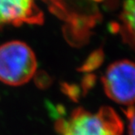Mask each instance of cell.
Here are the masks:
<instances>
[{"mask_svg": "<svg viewBox=\"0 0 135 135\" xmlns=\"http://www.w3.org/2000/svg\"><path fill=\"white\" fill-rule=\"evenodd\" d=\"M55 127L60 135H122L124 132L119 115L108 106L96 112L78 108L67 119L58 120Z\"/></svg>", "mask_w": 135, "mask_h": 135, "instance_id": "cell-1", "label": "cell"}, {"mask_svg": "<svg viewBox=\"0 0 135 135\" xmlns=\"http://www.w3.org/2000/svg\"><path fill=\"white\" fill-rule=\"evenodd\" d=\"M37 62L34 52L25 42L11 41L0 46V81L19 86L34 76Z\"/></svg>", "mask_w": 135, "mask_h": 135, "instance_id": "cell-2", "label": "cell"}, {"mask_svg": "<svg viewBox=\"0 0 135 135\" xmlns=\"http://www.w3.org/2000/svg\"><path fill=\"white\" fill-rule=\"evenodd\" d=\"M134 64L129 60L113 62L102 78L103 90L108 97L126 107L134 103Z\"/></svg>", "mask_w": 135, "mask_h": 135, "instance_id": "cell-3", "label": "cell"}, {"mask_svg": "<svg viewBox=\"0 0 135 135\" xmlns=\"http://www.w3.org/2000/svg\"><path fill=\"white\" fill-rule=\"evenodd\" d=\"M43 21V12L35 0H0V28L42 25Z\"/></svg>", "mask_w": 135, "mask_h": 135, "instance_id": "cell-4", "label": "cell"}, {"mask_svg": "<svg viewBox=\"0 0 135 135\" xmlns=\"http://www.w3.org/2000/svg\"><path fill=\"white\" fill-rule=\"evenodd\" d=\"M134 0H124L121 15L122 35L131 46L134 44Z\"/></svg>", "mask_w": 135, "mask_h": 135, "instance_id": "cell-5", "label": "cell"}, {"mask_svg": "<svg viewBox=\"0 0 135 135\" xmlns=\"http://www.w3.org/2000/svg\"><path fill=\"white\" fill-rule=\"evenodd\" d=\"M125 117L128 120V130L129 135H134V107L133 105L129 106L126 109L124 110Z\"/></svg>", "mask_w": 135, "mask_h": 135, "instance_id": "cell-6", "label": "cell"}]
</instances>
